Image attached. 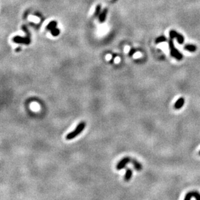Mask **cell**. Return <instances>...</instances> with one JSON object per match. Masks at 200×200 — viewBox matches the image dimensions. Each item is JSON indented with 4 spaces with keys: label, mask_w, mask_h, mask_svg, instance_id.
<instances>
[{
    "label": "cell",
    "mask_w": 200,
    "mask_h": 200,
    "mask_svg": "<svg viewBox=\"0 0 200 200\" xmlns=\"http://www.w3.org/2000/svg\"><path fill=\"white\" fill-rule=\"evenodd\" d=\"M56 25H57L56 22H54V21H53V22H50L48 24L47 27V29L48 30H50V31H51L52 29H53L56 28Z\"/></svg>",
    "instance_id": "cell-12"
},
{
    "label": "cell",
    "mask_w": 200,
    "mask_h": 200,
    "mask_svg": "<svg viewBox=\"0 0 200 200\" xmlns=\"http://www.w3.org/2000/svg\"><path fill=\"white\" fill-rule=\"evenodd\" d=\"M107 12H108V9L107 8H105L104 9V10L102 11L101 14L99 15V21L100 22H104L105 21L106 18V16H107Z\"/></svg>",
    "instance_id": "cell-9"
},
{
    "label": "cell",
    "mask_w": 200,
    "mask_h": 200,
    "mask_svg": "<svg viewBox=\"0 0 200 200\" xmlns=\"http://www.w3.org/2000/svg\"><path fill=\"white\" fill-rule=\"evenodd\" d=\"M100 5H97V8H96V10H95V16H97L98 15H99V12H100Z\"/></svg>",
    "instance_id": "cell-15"
},
{
    "label": "cell",
    "mask_w": 200,
    "mask_h": 200,
    "mask_svg": "<svg viewBox=\"0 0 200 200\" xmlns=\"http://www.w3.org/2000/svg\"><path fill=\"white\" fill-rule=\"evenodd\" d=\"M192 198H195L197 200H200V194L198 192H188L185 197V200H190Z\"/></svg>",
    "instance_id": "cell-6"
},
{
    "label": "cell",
    "mask_w": 200,
    "mask_h": 200,
    "mask_svg": "<svg viewBox=\"0 0 200 200\" xmlns=\"http://www.w3.org/2000/svg\"><path fill=\"white\" fill-rule=\"evenodd\" d=\"M132 170H131L130 169H127L126 171V174H125V176L124 177V179L125 181H129L130 180L131 177H132Z\"/></svg>",
    "instance_id": "cell-8"
},
{
    "label": "cell",
    "mask_w": 200,
    "mask_h": 200,
    "mask_svg": "<svg viewBox=\"0 0 200 200\" xmlns=\"http://www.w3.org/2000/svg\"><path fill=\"white\" fill-rule=\"evenodd\" d=\"M169 47H170V54L172 56L175 58L177 60H181L183 58L182 54L180 53L178 50L176 49L173 43V39L170 38V40L169 41Z\"/></svg>",
    "instance_id": "cell-2"
},
{
    "label": "cell",
    "mask_w": 200,
    "mask_h": 200,
    "mask_svg": "<svg viewBox=\"0 0 200 200\" xmlns=\"http://www.w3.org/2000/svg\"><path fill=\"white\" fill-rule=\"evenodd\" d=\"M184 49L186 51H188L189 52H195L196 50V47L194 45H191V44H188L185 46Z\"/></svg>",
    "instance_id": "cell-10"
},
{
    "label": "cell",
    "mask_w": 200,
    "mask_h": 200,
    "mask_svg": "<svg viewBox=\"0 0 200 200\" xmlns=\"http://www.w3.org/2000/svg\"><path fill=\"white\" fill-rule=\"evenodd\" d=\"M130 161V158L128 157H124L122 160H121L119 162H118V164H117V166H116V169H117V170H123L124 167H126L127 164H128Z\"/></svg>",
    "instance_id": "cell-4"
},
{
    "label": "cell",
    "mask_w": 200,
    "mask_h": 200,
    "mask_svg": "<svg viewBox=\"0 0 200 200\" xmlns=\"http://www.w3.org/2000/svg\"><path fill=\"white\" fill-rule=\"evenodd\" d=\"M136 51H137V50L135 49H131L130 51V52H129V56H131L133 55V54L136 53Z\"/></svg>",
    "instance_id": "cell-16"
},
{
    "label": "cell",
    "mask_w": 200,
    "mask_h": 200,
    "mask_svg": "<svg viewBox=\"0 0 200 200\" xmlns=\"http://www.w3.org/2000/svg\"><path fill=\"white\" fill-rule=\"evenodd\" d=\"M199 154H200V153H199Z\"/></svg>",
    "instance_id": "cell-17"
},
{
    "label": "cell",
    "mask_w": 200,
    "mask_h": 200,
    "mask_svg": "<svg viewBox=\"0 0 200 200\" xmlns=\"http://www.w3.org/2000/svg\"><path fill=\"white\" fill-rule=\"evenodd\" d=\"M13 42L17 44H23L26 45H29L31 43L29 36H26V37H21V36H15L13 38Z\"/></svg>",
    "instance_id": "cell-3"
},
{
    "label": "cell",
    "mask_w": 200,
    "mask_h": 200,
    "mask_svg": "<svg viewBox=\"0 0 200 200\" xmlns=\"http://www.w3.org/2000/svg\"><path fill=\"white\" fill-rule=\"evenodd\" d=\"M184 104H185V99L181 97V98H180V99H179L178 100L176 101V102L175 103L174 108L176 109H181V108L183 106Z\"/></svg>",
    "instance_id": "cell-7"
},
{
    "label": "cell",
    "mask_w": 200,
    "mask_h": 200,
    "mask_svg": "<svg viewBox=\"0 0 200 200\" xmlns=\"http://www.w3.org/2000/svg\"><path fill=\"white\" fill-rule=\"evenodd\" d=\"M85 122H81L80 123L78 124L77 126V127L75 128V129L73 131H72L71 132H69L68 133V135L65 136V139L66 140L68 141H71L72 139H75V137H77V136L81 133L85 128Z\"/></svg>",
    "instance_id": "cell-1"
},
{
    "label": "cell",
    "mask_w": 200,
    "mask_h": 200,
    "mask_svg": "<svg viewBox=\"0 0 200 200\" xmlns=\"http://www.w3.org/2000/svg\"><path fill=\"white\" fill-rule=\"evenodd\" d=\"M51 34L53 36H56L60 34V31L58 30V29L54 28V29H52L51 31Z\"/></svg>",
    "instance_id": "cell-14"
},
{
    "label": "cell",
    "mask_w": 200,
    "mask_h": 200,
    "mask_svg": "<svg viewBox=\"0 0 200 200\" xmlns=\"http://www.w3.org/2000/svg\"><path fill=\"white\" fill-rule=\"evenodd\" d=\"M170 38L172 39L177 38V42L179 44H182L184 42V38L181 34H179L175 31H170Z\"/></svg>",
    "instance_id": "cell-5"
},
{
    "label": "cell",
    "mask_w": 200,
    "mask_h": 200,
    "mask_svg": "<svg viewBox=\"0 0 200 200\" xmlns=\"http://www.w3.org/2000/svg\"><path fill=\"white\" fill-rule=\"evenodd\" d=\"M131 162H132V164H133V166H134V168H135L137 170L139 171V170H141V169H142L141 164H140L139 162H137V161L132 160L131 161Z\"/></svg>",
    "instance_id": "cell-11"
},
{
    "label": "cell",
    "mask_w": 200,
    "mask_h": 200,
    "mask_svg": "<svg viewBox=\"0 0 200 200\" xmlns=\"http://www.w3.org/2000/svg\"><path fill=\"white\" fill-rule=\"evenodd\" d=\"M166 38H165L164 36H160V37H159V38H157L156 40H155V42H156V44H159V43L166 42Z\"/></svg>",
    "instance_id": "cell-13"
}]
</instances>
